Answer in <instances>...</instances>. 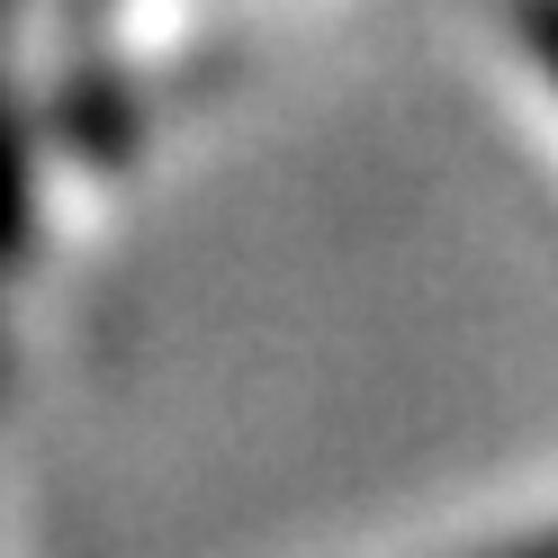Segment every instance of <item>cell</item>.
Returning a JSON list of instances; mask_svg holds the SVG:
<instances>
[{"mask_svg": "<svg viewBox=\"0 0 558 558\" xmlns=\"http://www.w3.org/2000/svg\"><path fill=\"white\" fill-rule=\"evenodd\" d=\"M522 46H532L541 73L558 82V0H522Z\"/></svg>", "mask_w": 558, "mask_h": 558, "instance_id": "obj_1", "label": "cell"}, {"mask_svg": "<svg viewBox=\"0 0 558 558\" xmlns=\"http://www.w3.org/2000/svg\"><path fill=\"white\" fill-rule=\"evenodd\" d=\"M505 558H558V541H532V549H505Z\"/></svg>", "mask_w": 558, "mask_h": 558, "instance_id": "obj_2", "label": "cell"}]
</instances>
